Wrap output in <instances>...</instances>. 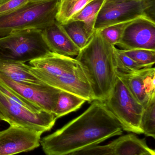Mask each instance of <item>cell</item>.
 <instances>
[{
    "label": "cell",
    "mask_w": 155,
    "mask_h": 155,
    "mask_svg": "<svg viewBox=\"0 0 155 155\" xmlns=\"http://www.w3.org/2000/svg\"><path fill=\"white\" fill-rule=\"evenodd\" d=\"M123 128L103 102L95 100L76 118L41 139L46 155H66L120 135Z\"/></svg>",
    "instance_id": "1"
},
{
    "label": "cell",
    "mask_w": 155,
    "mask_h": 155,
    "mask_svg": "<svg viewBox=\"0 0 155 155\" xmlns=\"http://www.w3.org/2000/svg\"><path fill=\"white\" fill-rule=\"evenodd\" d=\"M115 47L95 31L76 57L89 81L95 100L104 102L115 84Z\"/></svg>",
    "instance_id": "2"
},
{
    "label": "cell",
    "mask_w": 155,
    "mask_h": 155,
    "mask_svg": "<svg viewBox=\"0 0 155 155\" xmlns=\"http://www.w3.org/2000/svg\"><path fill=\"white\" fill-rule=\"evenodd\" d=\"M59 1L29 2L20 8L0 15V36L26 30H43L56 21Z\"/></svg>",
    "instance_id": "3"
},
{
    "label": "cell",
    "mask_w": 155,
    "mask_h": 155,
    "mask_svg": "<svg viewBox=\"0 0 155 155\" xmlns=\"http://www.w3.org/2000/svg\"><path fill=\"white\" fill-rule=\"evenodd\" d=\"M50 52L42 30H24L0 38V61H2L25 63Z\"/></svg>",
    "instance_id": "4"
},
{
    "label": "cell",
    "mask_w": 155,
    "mask_h": 155,
    "mask_svg": "<svg viewBox=\"0 0 155 155\" xmlns=\"http://www.w3.org/2000/svg\"><path fill=\"white\" fill-rule=\"evenodd\" d=\"M155 0H104L94 25L95 31L141 17L155 20Z\"/></svg>",
    "instance_id": "5"
},
{
    "label": "cell",
    "mask_w": 155,
    "mask_h": 155,
    "mask_svg": "<svg viewBox=\"0 0 155 155\" xmlns=\"http://www.w3.org/2000/svg\"><path fill=\"white\" fill-rule=\"evenodd\" d=\"M104 103L123 131L143 134L141 120L144 107L134 98L117 75L113 88Z\"/></svg>",
    "instance_id": "6"
},
{
    "label": "cell",
    "mask_w": 155,
    "mask_h": 155,
    "mask_svg": "<svg viewBox=\"0 0 155 155\" xmlns=\"http://www.w3.org/2000/svg\"><path fill=\"white\" fill-rule=\"evenodd\" d=\"M0 115L3 121L39 133L50 131L57 118L45 111L32 112L9 98L0 91Z\"/></svg>",
    "instance_id": "7"
},
{
    "label": "cell",
    "mask_w": 155,
    "mask_h": 155,
    "mask_svg": "<svg viewBox=\"0 0 155 155\" xmlns=\"http://www.w3.org/2000/svg\"><path fill=\"white\" fill-rule=\"evenodd\" d=\"M29 70L34 76L48 85L76 95L89 103L95 100L89 81L81 66L74 71L59 76L49 75L30 65Z\"/></svg>",
    "instance_id": "8"
},
{
    "label": "cell",
    "mask_w": 155,
    "mask_h": 155,
    "mask_svg": "<svg viewBox=\"0 0 155 155\" xmlns=\"http://www.w3.org/2000/svg\"><path fill=\"white\" fill-rule=\"evenodd\" d=\"M116 45L123 50H155V21L143 16L129 22Z\"/></svg>",
    "instance_id": "9"
},
{
    "label": "cell",
    "mask_w": 155,
    "mask_h": 155,
    "mask_svg": "<svg viewBox=\"0 0 155 155\" xmlns=\"http://www.w3.org/2000/svg\"><path fill=\"white\" fill-rule=\"evenodd\" d=\"M0 80L16 94L39 107L53 114L60 89L43 84H27L15 82L0 74Z\"/></svg>",
    "instance_id": "10"
},
{
    "label": "cell",
    "mask_w": 155,
    "mask_h": 155,
    "mask_svg": "<svg viewBox=\"0 0 155 155\" xmlns=\"http://www.w3.org/2000/svg\"><path fill=\"white\" fill-rule=\"evenodd\" d=\"M42 133L17 126L0 131V155H14L39 147Z\"/></svg>",
    "instance_id": "11"
},
{
    "label": "cell",
    "mask_w": 155,
    "mask_h": 155,
    "mask_svg": "<svg viewBox=\"0 0 155 155\" xmlns=\"http://www.w3.org/2000/svg\"><path fill=\"white\" fill-rule=\"evenodd\" d=\"M43 37L50 51L64 56H76L80 49L72 41L56 21L42 30Z\"/></svg>",
    "instance_id": "12"
},
{
    "label": "cell",
    "mask_w": 155,
    "mask_h": 155,
    "mask_svg": "<svg viewBox=\"0 0 155 155\" xmlns=\"http://www.w3.org/2000/svg\"><path fill=\"white\" fill-rule=\"evenodd\" d=\"M29 64L30 66L54 76L72 72L81 67L75 59L51 51L41 58L29 62Z\"/></svg>",
    "instance_id": "13"
},
{
    "label": "cell",
    "mask_w": 155,
    "mask_h": 155,
    "mask_svg": "<svg viewBox=\"0 0 155 155\" xmlns=\"http://www.w3.org/2000/svg\"><path fill=\"white\" fill-rule=\"evenodd\" d=\"M0 74L9 79L27 84H43L29 70V65L25 63L0 61Z\"/></svg>",
    "instance_id": "14"
},
{
    "label": "cell",
    "mask_w": 155,
    "mask_h": 155,
    "mask_svg": "<svg viewBox=\"0 0 155 155\" xmlns=\"http://www.w3.org/2000/svg\"><path fill=\"white\" fill-rule=\"evenodd\" d=\"M113 142L114 155H141L154 151L148 146L145 139L133 134L123 136Z\"/></svg>",
    "instance_id": "15"
},
{
    "label": "cell",
    "mask_w": 155,
    "mask_h": 155,
    "mask_svg": "<svg viewBox=\"0 0 155 155\" xmlns=\"http://www.w3.org/2000/svg\"><path fill=\"white\" fill-rule=\"evenodd\" d=\"M141 70L129 74L116 71V75L122 79L134 98L144 107L151 101L146 93Z\"/></svg>",
    "instance_id": "16"
},
{
    "label": "cell",
    "mask_w": 155,
    "mask_h": 155,
    "mask_svg": "<svg viewBox=\"0 0 155 155\" xmlns=\"http://www.w3.org/2000/svg\"><path fill=\"white\" fill-rule=\"evenodd\" d=\"M60 25L72 41L80 50L87 44L95 32L81 21L71 20Z\"/></svg>",
    "instance_id": "17"
},
{
    "label": "cell",
    "mask_w": 155,
    "mask_h": 155,
    "mask_svg": "<svg viewBox=\"0 0 155 155\" xmlns=\"http://www.w3.org/2000/svg\"><path fill=\"white\" fill-rule=\"evenodd\" d=\"M86 100L72 93L61 90L53 114L60 118L69 113L76 111L85 103Z\"/></svg>",
    "instance_id": "18"
},
{
    "label": "cell",
    "mask_w": 155,
    "mask_h": 155,
    "mask_svg": "<svg viewBox=\"0 0 155 155\" xmlns=\"http://www.w3.org/2000/svg\"><path fill=\"white\" fill-rule=\"evenodd\" d=\"M93 0H62L59 2L56 21L59 24L69 21Z\"/></svg>",
    "instance_id": "19"
},
{
    "label": "cell",
    "mask_w": 155,
    "mask_h": 155,
    "mask_svg": "<svg viewBox=\"0 0 155 155\" xmlns=\"http://www.w3.org/2000/svg\"><path fill=\"white\" fill-rule=\"evenodd\" d=\"M104 0H93L86 5L71 20L79 21L84 23L93 31H95L94 25L98 13ZM70 20V21H71Z\"/></svg>",
    "instance_id": "20"
},
{
    "label": "cell",
    "mask_w": 155,
    "mask_h": 155,
    "mask_svg": "<svg viewBox=\"0 0 155 155\" xmlns=\"http://www.w3.org/2000/svg\"><path fill=\"white\" fill-rule=\"evenodd\" d=\"M143 134L146 136L155 137V99L144 107L141 120Z\"/></svg>",
    "instance_id": "21"
},
{
    "label": "cell",
    "mask_w": 155,
    "mask_h": 155,
    "mask_svg": "<svg viewBox=\"0 0 155 155\" xmlns=\"http://www.w3.org/2000/svg\"><path fill=\"white\" fill-rule=\"evenodd\" d=\"M114 57L117 71L122 73L129 74L135 72L143 69V67L126 56L123 50L115 47Z\"/></svg>",
    "instance_id": "22"
},
{
    "label": "cell",
    "mask_w": 155,
    "mask_h": 155,
    "mask_svg": "<svg viewBox=\"0 0 155 155\" xmlns=\"http://www.w3.org/2000/svg\"><path fill=\"white\" fill-rule=\"evenodd\" d=\"M123 51L126 56L143 66L144 68L152 67L154 64L155 50L134 49L123 50Z\"/></svg>",
    "instance_id": "23"
},
{
    "label": "cell",
    "mask_w": 155,
    "mask_h": 155,
    "mask_svg": "<svg viewBox=\"0 0 155 155\" xmlns=\"http://www.w3.org/2000/svg\"><path fill=\"white\" fill-rule=\"evenodd\" d=\"M129 22L113 25L103 28L98 31L105 40L110 44L115 46L120 41L124 30Z\"/></svg>",
    "instance_id": "24"
},
{
    "label": "cell",
    "mask_w": 155,
    "mask_h": 155,
    "mask_svg": "<svg viewBox=\"0 0 155 155\" xmlns=\"http://www.w3.org/2000/svg\"><path fill=\"white\" fill-rule=\"evenodd\" d=\"M114 142L105 145L93 146L75 151L66 155H114Z\"/></svg>",
    "instance_id": "25"
},
{
    "label": "cell",
    "mask_w": 155,
    "mask_h": 155,
    "mask_svg": "<svg viewBox=\"0 0 155 155\" xmlns=\"http://www.w3.org/2000/svg\"><path fill=\"white\" fill-rule=\"evenodd\" d=\"M146 93L150 101L155 99V69L154 67L141 70Z\"/></svg>",
    "instance_id": "26"
},
{
    "label": "cell",
    "mask_w": 155,
    "mask_h": 155,
    "mask_svg": "<svg viewBox=\"0 0 155 155\" xmlns=\"http://www.w3.org/2000/svg\"><path fill=\"white\" fill-rule=\"evenodd\" d=\"M30 2V0H7L0 4V15L15 11Z\"/></svg>",
    "instance_id": "27"
},
{
    "label": "cell",
    "mask_w": 155,
    "mask_h": 155,
    "mask_svg": "<svg viewBox=\"0 0 155 155\" xmlns=\"http://www.w3.org/2000/svg\"><path fill=\"white\" fill-rule=\"evenodd\" d=\"M141 155H155V151L152 152H149V153H144Z\"/></svg>",
    "instance_id": "28"
},
{
    "label": "cell",
    "mask_w": 155,
    "mask_h": 155,
    "mask_svg": "<svg viewBox=\"0 0 155 155\" xmlns=\"http://www.w3.org/2000/svg\"><path fill=\"white\" fill-rule=\"evenodd\" d=\"M50 1V0H30L31 2H44V1Z\"/></svg>",
    "instance_id": "29"
},
{
    "label": "cell",
    "mask_w": 155,
    "mask_h": 155,
    "mask_svg": "<svg viewBox=\"0 0 155 155\" xmlns=\"http://www.w3.org/2000/svg\"><path fill=\"white\" fill-rule=\"evenodd\" d=\"M6 1H7V0H0V4L3 3L4 2H5Z\"/></svg>",
    "instance_id": "30"
},
{
    "label": "cell",
    "mask_w": 155,
    "mask_h": 155,
    "mask_svg": "<svg viewBox=\"0 0 155 155\" xmlns=\"http://www.w3.org/2000/svg\"><path fill=\"white\" fill-rule=\"evenodd\" d=\"M0 121H3V118L1 116V115H0Z\"/></svg>",
    "instance_id": "31"
},
{
    "label": "cell",
    "mask_w": 155,
    "mask_h": 155,
    "mask_svg": "<svg viewBox=\"0 0 155 155\" xmlns=\"http://www.w3.org/2000/svg\"><path fill=\"white\" fill-rule=\"evenodd\" d=\"M58 1H59V2H60V1H62V0H58Z\"/></svg>",
    "instance_id": "32"
},
{
    "label": "cell",
    "mask_w": 155,
    "mask_h": 155,
    "mask_svg": "<svg viewBox=\"0 0 155 155\" xmlns=\"http://www.w3.org/2000/svg\"><path fill=\"white\" fill-rule=\"evenodd\" d=\"M1 36H0V38H1Z\"/></svg>",
    "instance_id": "33"
}]
</instances>
